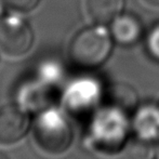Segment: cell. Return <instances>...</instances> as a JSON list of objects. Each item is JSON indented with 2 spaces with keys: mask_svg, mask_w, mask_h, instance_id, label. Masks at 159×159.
Wrapping results in <instances>:
<instances>
[{
  "mask_svg": "<svg viewBox=\"0 0 159 159\" xmlns=\"http://www.w3.org/2000/svg\"><path fill=\"white\" fill-rule=\"evenodd\" d=\"M130 127L126 111L109 104L95 111L90 124L91 141L102 151L116 152L126 143Z\"/></svg>",
  "mask_w": 159,
  "mask_h": 159,
  "instance_id": "obj_1",
  "label": "cell"
},
{
  "mask_svg": "<svg viewBox=\"0 0 159 159\" xmlns=\"http://www.w3.org/2000/svg\"><path fill=\"white\" fill-rule=\"evenodd\" d=\"M109 34L101 27H90L74 37L69 46V57L82 68H94L107 60L111 52Z\"/></svg>",
  "mask_w": 159,
  "mask_h": 159,
  "instance_id": "obj_2",
  "label": "cell"
},
{
  "mask_svg": "<svg viewBox=\"0 0 159 159\" xmlns=\"http://www.w3.org/2000/svg\"><path fill=\"white\" fill-rule=\"evenodd\" d=\"M35 140L40 148L49 154H62L73 140L71 128L61 111H44L34 125Z\"/></svg>",
  "mask_w": 159,
  "mask_h": 159,
  "instance_id": "obj_3",
  "label": "cell"
},
{
  "mask_svg": "<svg viewBox=\"0 0 159 159\" xmlns=\"http://www.w3.org/2000/svg\"><path fill=\"white\" fill-rule=\"evenodd\" d=\"M33 34L28 24L19 19L0 20V53L8 57H21L30 51Z\"/></svg>",
  "mask_w": 159,
  "mask_h": 159,
  "instance_id": "obj_4",
  "label": "cell"
},
{
  "mask_svg": "<svg viewBox=\"0 0 159 159\" xmlns=\"http://www.w3.org/2000/svg\"><path fill=\"white\" fill-rule=\"evenodd\" d=\"M30 119L26 113L13 104L0 106V144H14L27 132Z\"/></svg>",
  "mask_w": 159,
  "mask_h": 159,
  "instance_id": "obj_5",
  "label": "cell"
},
{
  "mask_svg": "<svg viewBox=\"0 0 159 159\" xmlns=\"http://www.w3.org/2000/svg\"><path fill=\"white\" fill-rule=\"evenodd\" d=\"M135 135L144 142H159V104L147 103L136 109L131 120Z\"/></svg>",
  "mask_w": 159,
  "mask_h": 159,
  "instance_id": "obj_6",
  "label": "cell"
},
{
  "mask_svg": "<svg viewBox=\"0 0 159 159\" xmlns=\"http://www.w3.org/2000/svg\"><path fill=\"white\" fill-rule=\"evenodd\" d=\"M102 96V89L98 82L86 79L76 82L70 88L66 98V104L70 111L82 113L94 108Z\"/></svg>",
  "mask_w": 159,
  "mask_h": 159,
  "instance_id": "obj_7",
  "label": "cell"
},
{
  "mask_svg": "<svg viewBox=\"0 0 159 159\" xmlns=\"http://www.w3.org/2000/svg\"><path fill=\"white\" fill-rule=\"evenodd\" d=\"M143 28L141 22L132 14H119L113 20L111 34L122 44H132L141 38Z\"/></svg>",
  "mask_w": 159,
  "mask_h": 159,
  "instance_id": "obj_8",
  "label": "cell"
},
{
  "mask_svg": "<svg viewBox=\"0 0 159 159\" xmlns=\"http://www.w3.org/2000/svg\"><path fill=\"white\" fill-rule=\"evenodd\" d=\"M124 4L125 0H84L88 16L98 24L113 22L121 13Z\"/></svg>",
  "mask_w": 159,
  "mask_h": 159,
  "instance_id": "obj_9",
  "label": "cell"
},
{
  "mask_svg": "<svg viewBox=\"0 0 159 159\" xmlns=\"http://www.w3.org/2000/svg\"><path fill=\"white\" fill-rule=\"evenodd\" d=\"M108 94L111 105H115L126 111L133 108L138 102V94L135 90L126 84H113L109 89Z\"/></svg>",
  "mask_w": 159,
  "mask_h": 159,
  "instance_id": "obj_10",
  "label": "cell"
},
{
  "mask_svg": "<svg viewBox=\"0 0 159 159\" xmlns=\"http://www.w3.org/2000/svg\"><path fill=\"white\" fill-rule=\"evenodd\" d=\"M2 4L11 11L26 13L34 10L39 0H1Z\"/></svg>",
  "mask_w": 159,
  "mask_h": 159,
  "instance_id": "obj_11",
  "label": "cell"
},
{
  "mask_svg": "<svg viewBox=\"0 0 159 159\" xmlns=\"http://www.w3.org/2000/svg\"><path fill=\"white\" fill-rule=\"evenodd\" d=\"M146 44L149 54L159 61V24L149 32L146 39Z\"/></svg>",
  "mask_w": 159,
  "mask_h": 159,
  "instance_id": "obj_12",
  "label": "cell"
},
{
  "mask_svg": "<svg viewBox=\"0 0 159 159\" xmlns=\"http://www.w3.org/2000/svg\"><path fill=\"white\" fill-rule=\"evenodd\" d=\"M145 3L149 4V6H154V7H158L159 6V0H143Z\"/></svg>",
  "mask_w": 159,
  "mask_h": 159,
  "instance_id": "obj_13",
  "label": "cell"
},
{
  "mask_svg": "<svg viewBox=\"0 0 159 159\" xmlns=\"http://www.w3.org/2000/svg\"><path fill=\"white\" fill-rule=\"evenodd\" d=\"M0 159H9V157L6 155V154H3L2 152H0Z\"/></svg>",
  "mask_w": 159,
  "mask_h": 159,
  "instance_id": "obj_14",
  "label": "cell"
},
{
  "mask_svg": "<svg viewBox=\"0 0 159 159\" xmlns=\"http://www.w3.org/2000/svg\"><path fill=\"white\" fill-rule=\"evenodd\" d=\"M1 6H3V4H2V2H1V0H0V11H1Z\"/></svg>",
  "mask_w": 159,
  "mask_h": 159,
  "instance_id": "obj_15",
  "label": "cell"
},
{
  "mask_svg": "<svg viewBox=\"0 0 159 159\" xmlns=\"http://www.w3.org/2000/svg\"><path fill=\"white\" fill-rule=\"evenodd\" d=\"M158 157H159V146H158Z\"/></svg>",
  "mask_w": 159,
  "mask_h": 159,
  "instance_id": "obj_16",
  "label": "cell"
}]
</instances>
